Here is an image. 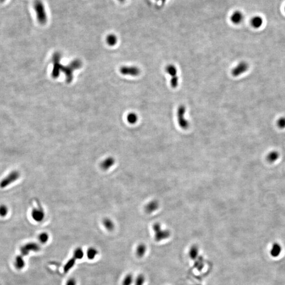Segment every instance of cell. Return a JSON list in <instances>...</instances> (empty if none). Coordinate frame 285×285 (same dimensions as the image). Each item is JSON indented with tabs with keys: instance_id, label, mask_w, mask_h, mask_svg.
Here are the masks:
<instances>
[{
	"instance_id": "19",
	"label": "cell",
	"mask_w": 285,
	"mask_h": 285,
	"mask_svg": "<svg viewBox=\"0 0 285 285\" xmlns=\"http://www.w3.org/2000/svg\"><path fill=\"white\" fill-rule=\"evenodd\" d=\"M76 260H77L75 258L72 257L67 261V262L63 266V271L65 273H67L68 272H69L75 266Z\"/></svg>"
},
{
	"instance_id": "22",
	"label": "cell",
	"mask_w": 285,
	"mask_h": 285,
	"mask_svg": "<svg viewBox=\"0 0 285 285\" xmlns=\"http://www.w3.org/2000/svg\"><path fill=\"white\" fill-rule=\"evenodd\" d=\"M194 267L197 269L198 271H202L203 268L205 267V262H204V259L202 256H200L197 258L195 259L194 264Z\"/></svg>"
},
{
	"instance_id": "29",
	"label": "cell",
	"mask_w": 285,
	"mask_h": 285,
	"mask_svg": "<svg viewBox=\"0 0 285 285\" xmlns=\"http://www.w3.org/2000/svg\"><path fill=\"white\" fill-rule=\"evenodd\" d=\"M127 120L130 124H135L137 122L138 117L136 114L133 112L128 114L127 117Z\"/></svg>"
},
{
	"instance_id": "5",
	"label": "cell",
	"mask_w": 285,
	"mask_h": 285,
	"mask_svg": "<svg viewBox=\"0 0 285 285\" xmlns=\"http://www.w3.org/2000/svg\"><path fill=\"white\" fill-rule=\"evenodd\" d=\"M20 177V173L19 171L16 170L12 171L0 182V187L4 189L16 181Z\"/></svg>"
},
{
	"instance_id": "12",
	"label": "cell",
	"mask_w": 285,
	"mask_h": 285,
	"mask_svg": "<svg viewBox=\"0 0 285 285\" xmlns=\"http://www.w3.org/2000/svg\"><path fill=\"white\" fill-rule=\"evenodd\" d=\"M159 208V203L157 200L150 201L144 207V210L148 214H151Z\"/></svg>"
},
{
	"instance_id": "37",
	"label": "cell",
	"mask_w": 285,
	"mask_h": 285,
	"mask_svg": "<svg viewBox=\"0 0 285 285\" xmlns=\"http://www.w3.org/2000/svg\"></svg>"
},
{
	"instance_id": "9",
	"label": "cell",
	"mask_w": 285,
	"mask_h": 285,
	"mask_svg": "<svg viewBox=\"0 0 285 285\" xmlns=\"http://www.w3.org/2000/svg\"><path fill=\"white\" fill-rule=\"evenodd\" d=\"M116 163V159L113 156H109L105 158L100 163V168L104 171H107L112 168Z\"/></svg>"
},
{
	"instance_id": "32",
	"label": "cell",
	"mask_w": 285,
	"mask_h": 285,
	"mask_svg": "<svg viewBox=\"0 0 285 285\" xmlns=\"http://www.w3.org/2000/svg\"><path fill=\"white\" fill-rule=\"evenodd\" d=\"M277 125L279 128L283 129L285 128V117H281L278 119Z\"/></svg>"
},
{
	"instance_id": "28",
	"label": "cell",
	"mask_w": 285,
	"mask_h": 285,
	"mask_svg": "<svg viewBox=\"0 0 285 285\" xmlns=\"http://www.w3.org/2000/svg\"><path fill=\"white\" fill-rule=\"evenodd\" d=\"M38 239L40 243L42 244H46L49 239V235L47 232H42L39 235Z\"/></svg>"
},
{
	"instance_id": "36",
	"label": "cell",
	"mask_w": 285,
	"mask_h": 285,
	"mask_svg": "<svg viewBox=\"0 0 285 285\" xmlns=\"http://www.w3.org/2000/svg\"></svg>"
},
{
	"instance_id": "15",
	"label": "cell",
	"mask_w": 285,
	"mask_h": 285,
	"mask_svg": "<svg viewBox=\"0 0 285 285\" xmlns=\"http://www.w3.org/2000/svg\"><path fill=\"white\" fill-rule=\"evenodd\" d=\"M26 262L24 259V257L21 255L16 256L14 262V265L16 268L18 270H21L25 267Z\"/></svg>"
},
{
	"instance_id": "14",
	"label": "cell",
	"mask_w": 285,
	"mask_h": 285,
	"mask_svg": "<svg viewBox=\"0 0 285 285\" xmlns=\"http://www.w3.org/2000/svg\"><path fill=\"white\" fill-rule=\"evenodd\" d=\"M102 224L104 228L109 231H112L115 227V223L112 219L109 218H105L102 220Z\"/></svg>"
},
{
	"instance_id": "16",
	"label": "cell",
	"mask_w": 285,
	"mask_h": 285,
	"mask_svg": "<svg viewBox=\"0 0 285 285\" xmlns=\"http://www.w3.org/2000/svg\"><path fill=\"white\" fill-rule=\"evenodd\" d=\"M281 250L282 247L280 244L278 243L273 244L270 250L271 256L273 257H277L281 253Z\"/></svg>"
},
{
	"instance_id": "4",
	"label": "cell",
	"mask_w": 285,
	"mask_h": 285,
	"mask_svg": "<svg viewBox=\"0 0 285 285\" xmlns=\"http://www.w3.org/2000/svg\"><path fill=\"white\" fill-rule=\"evenodd\" d=\"M165 71L171 77L170 84L173 88H176L179 85V78L177 76V70L174 65L169 64L165 67Z\"/></svg>"
},
{
	"instance_id": "26",
	"label": "cell",
	"mask_w": 285,
	"mask_h": 285,
	"mask_svg": "<svg viewBox=\"0 0 285 285\" xmlns=\"http://www.w3.org/2000/svg\"><path fill=\"white\" fill-rule=\"evenodd\" d=\"M134 281V276L132 273L126 275L122 281V285H132Z\"/></svg>"
},
{
	"instance_id": "8",
	"label": "cell",
	"mask_w": 285,
	"mask_h": 285,
	"mask_svg": "<svg viewBox=\"0 0 285 285\" xmlns=\"http://www.w3.org/2000/svg\"><path fill=\"white\" fill-rule=\"evenodd\" d=\"M249 68V66L247 62L242 61L237 65L236 67L232 69L231 71L232 76L234 77H238L246 73Z\"/></svg>"
},
{
	"instance_id": "17",
	"label": "cell",
	"mask_w": 285,
	"mask_h": 285,
	"mask_svg": "<svg viewBox=\"0 0 285 285\" xmlns=\"http://www.w3.org/2000/svg\"><path fill=\"white\" fill-rule=\"evenodd\" d=\"M146 250L147 247L145 244H138L136 249V255L137 257L139 258L143 257L146 252Z\"/></svg>"
},
{
	"instance_id": "3",
	"label": "cell",
	"mask_w": 285,
	"mask_h": 285,
	"mask_svg": "<svg viewBox=\"0 0 285 285\" xmlns=\"http://www.w3.org/2000/svg\"><path fill=\"white\" fill-rule=\"evenodd\" d=\"M186 112V108L184 105H180L177 109V122L179 126L183 130H187L189 128L190 124L188 120L185 118V114Z\"/></svg>"
},
{
	"instance_id": "10",
	"label": "cell",
	"mask_w": 285,
	"mask_h": 285,
	"mask_svg": "<svg viewBox=\"0 0 285 285\" xmlns=\"http://www.w3.org/2000/svg\"><path fill=\"white\" fill-rule=\"evenodd\" d=\"M120 71L123 75H130L132 76H137L140 73V69L135 66L122 67L120 68Z\"/></svg>"
},
{
	"instance_id": "38",
	"label": "cell",
	"mask_w": 285,
	"mask_h": 285,
	"mask_svg": "<svg viewBox=\"0 0 285 285\" xmlns=\"http://www.w3.org/2000/svg\"><path fill=\"white\" fill-rule=\"evenodd\" d=\"M0 285H1V284H0Z\"/></svg>"
},
{
	"instance_id": "24",
	"label": "cell",
	"mask_w": 285,
	"mask_h": 285,
	"mask_svg": "<svg viewBox=\"0 0 285 285\" xmlns=\"http://www.w3.org/2000/svg\"><path fill=\"white\" fill-rule=\"evenodd\" d=\"M84 256V251L81 247H77L75 249L73 253V257L76 260H80Z\"/></svg>"
},
{
	"instance_id": "18",
	"label": "cell",
	"mask_w": 285,
	"mask_h": 285,
	"mask_svg": "<svg viewBox=\"0 0 285 285\" xmlns=\"http://www.w3.org/2000/svg\"><path fill=\"white\" fill-rule=\"evenodd\" d=\"M263 22H264V21H263L262 18L259 16H254L251 20V26L254 28H256V29L260 28L262 26Z\"/></svg>"
},
{
	"instance_id": "11",
	"label": "cell",
	"mask_w": 285,
	"mask_h": 285,
	"mask_svg": "<svg viewBox=\"0 0 285 285\" xmlns=\"http://www.w3.org/2000/svg\"><path fill=\"white\" fill-rule=\"evenodd\" d=\"M76 70L75 67L73 66L72 63L67 67H62L61 70L65 73L66 77V81L68 83H70L73 78V71Z\"/></svg>"
},
{
	"instance_id": "35",
	"label": "cell",
	"mask_w": 285,
	"mask_h": 285,
	"mask_svg": "<svg viewBox=\"0 0 285 285\" xmlns=\"http://www.w3.org/2000/svg\"><path fill=\"white\" fill-rule=\"evenodd\" d=\"M120 1H123L124 0H120Z\"/></svg>"
},
{
	"instance_id": "33",
	"label": "cell",
	"mask_w": 285,
	"mask_h": 285,
	"mask_svg": "<svg viewBox=\"0 0 285 285\" xmlns=\"http://www.w3.org/2000/svg\"><path fill=\"white\" fill-rule=\"evenodd\" d=\"M65 285H77V280L75 278H70L68 279Z\"/></svg>"
},
{
	"instance_id": "13",
	"label": "cell",
	"mask_w": 285,
	"mask_h": 285,
	"mask_svg": "<svg viewBox=\"0 0 285 285\" xmlns=\"http://www.w3.org/2000/svg\"><path fill=\"white\" fill-rule=\"evenodd\" d=\"M232 23L235 24H239L244 20V16L240 11H235L232 13L230 18Z\"/></svg>"
},
{
	"instance_id": "31",
	"label": "cell",
	"mask_w": 285,
	"mask_h": 285,
	"mask_svg": "<svg viewBox=\"0 0 285 285\" xmlns=\"http://www.w3.org/2000/svg\"><path fill=\"white\" fill-rule=\"evenodd\" d=\"M8 213V208L7 206L3 205H0V216L4 217L6 216Z\"/></svg>"
},
{
	"instance_id": "20",
	"label": "cell",
	"mask_w": 285,
	"mask_h": 285,
	"mask_svg": "<svg viewBox=\"0 0 285 285\" xmlns=\"http://www.w3.org/2000/svg\"><path fill=\"white\" fill-rule=\"evenodd\" d=\"M199 249L198 246L194 244L191 246V248L189 250V256L191 259L195 260L198 257L199 255Z\"/></svg>"
},
{
	"instance_id": "30",
	"label": "cell",
	"mask_w": 285,
	"mask_h": 285,
	"mask_svg": "<svg viewBox=\"0 0 285 285\" xmlns=\"http://www.w3.org/2000/svg\"><path fill=\"white\" fill-rule=\"evenodd\" d=\"M145 276L142 274H140L139 275L137 276V277L136 278L135 280V285H143L145 283Z\"/></svg>"
},
{
	"instance_id": "2",
	"label": "cell",
	"mask_w": 285,
	"mask_h": 285,
	"mask_svg": "<svg viewBox=\"0 0 285 285\" xmlns=\"http://www.w3.org/2000/svg\"><path fill=\"white\" fill-rule=\"evenodd\" d=\"M153 230L155 233V240L157 242L167 239L171 235L169 230L162 229L161 225L159 223H155L153 224Z\"/></svg>"
},
{
	"instance_id": "25",
	"label": "cell",
	"mask_w": 285,
	"mask_h": 285,
	"mask_svg": "<svg viewBox=\"0 0 285 285\" xmlns=\"http://www.w3.org/2000/svg\"><path fill=\"white\" fill-rule=\"evenodd\" d=\"M279 157V154L277 151H272L268 154L267 156V159L268 161L270 163H273L274 162L276 161Z\"/></svg>"
},
{
	"instance_id": "1",
	"label": "cell",
	"mask_w": 285,
	"mask_h": 285,
	"mask_svg": "<svg viewBox=\"0 0 285 285\" xmlns=\"http://www.w3.org/2000/svg\"><path fill=\"white\" fill-rule=\"evenodd\" d=\"M34 8L37 21L41 24H45L47 22L48 17L43 2L41 0H35L34 2Z\"/></svg>"
},
{
	"instance_id": "23",
	"label": "cell",
	"mask_w": 285,
	"mask_h": 285,
	"mask_svg": "<svg viewBox=\"0 0 285 285\" xmlns=\"http://www.w3.org/2000/svg\"><path fill=\"white\" fill-rule=\"evenodd\" d=\"M62 67V65L59 63V62L54 63V67L52 70V76L54 78H56L59 76L60 71H61Z\"/></svg>"
},
{
	"instance_id": "21",
	"label": "cell",
	"mask_w": 285,
	"mask_h": 285,
	"mask_svg": "<svg viewBox=\"0 0 285 285\" xmlns=\"http://www.w3.org/2000/svg\"><path fill=\"white\" fill-rule=\"evenodd\" d=\"M98 254V251L96 248L91 247L87 249L86 252L87 257L89 260L94 259Z\"/></svg>"
},
{
	"instance_id": "34",
	"label": "cell",
	"mask_w": 285,
	"mask_h": 285,
	"mask_svg": "<svg viewBox=\"0 0 285 285\" xmlns=\"http://www.w3.org/2000/svg\"><path fill=\"white\" fill-rule=\"evenodd\" d=\"M6 0H0V3H3V2H5Z\"/></svg>"
},
{
	"instance_id": "27",
	"label": "cell",
	"mask_w": 285,
	"mask_h": 285,
	"mask_svg": "<svg viewBox=\"0 0 285 285\" xmlns=\"http://www.w3.org/2000/svg\"><path fill=\"white\" fill-rule=\"evenodd\" d=\"M106 40L108 45L114 46L116 45L117 42V38L115 35H114L113 34H110L107 36Z\"/></svg>"
},
{
	"instance_id": "7",
	"label": "cell",
	"mask_w": 285,
	"mask_h": 285,
	"mask_svg": "<svg viewBox=\"0 0 285 285\" xmlns=\"http://www.w3.org/2000/svg\"><path fill=\"white\" fill-rule=\"evenodd\" d=\"M45 216V211L41 205H37V207L34 208L32 210V218L36 222H42L44 220Z\"/></svg>"
},
{
	"instance_id": "6",
	"label": "cell",
	"mask_w": 285,
	"mask_h": 285,
	"mask_svg": "<svg viewBox=\"0 0 285 285\" xmlns=\"http://www.w3.org/2000/svg\"><path fill=\"white\" fill-rule=\"evenodd\" d=\"M40 250V247L36 242H29L24 244L21 248L22 256H27L30 252H38Z\"/></svg>"
}]
</instances>
